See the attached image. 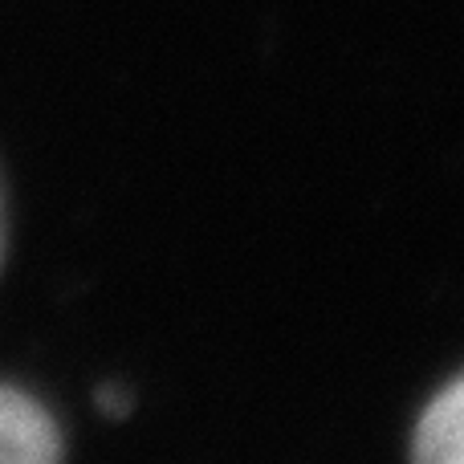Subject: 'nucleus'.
Instances as JSON below:
<instances>
[{"label": "nucleus", "instance_id": "1", "mask_svg": "<svg viewBox=\"0 0 464 464\" xmlns=\"http://www.w3.org/2000/svg\"><path fill=\"white\" fill-rule=\"evenodd\" d=\"M62 457V440L45 408L21 392L0 387V464H49Z\"/></svg>", "mask_w": 464, "mask_h": 464}, {"label": "nucleus", "instance_id": "2", "mask_svg": "<svg viewBox=\"0 0 464 464\" xmlns=\"http://www.w3.org/2000/svg\"><path fill=\"white\" fill-rule=\"evenodd\" d=\"M416 457L432 464H460L464 460V387L452 379L440 400L424 411L416 428Z\"/></svg>", "mask_w": 464, "mask_h": 464}]
</instances>
